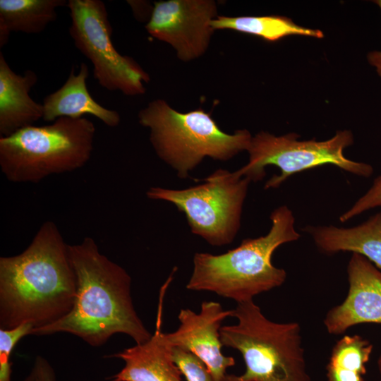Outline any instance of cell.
Wrapping results in <instances>:
<instances>
[{
  "label": "cell",
  "instance_id": "obj_1",
  "mask_svg": "<svg viewBox=\"0 0 381 381\" xmlns=\"http://www.w3.org/2000/svg\"><path fill=\"white\" fill-rule=\"evenodd\" d=\"M76 295L69 245L52 221L41 225L21 253L0 258L1 329L51 325L71 312Z\"/></svg>",
  "mask_w": 381,
  "mask_h": 381
},
{
  "label": "cell",
  "instance_id": "obj_2",
  "mask_svg": "<svg viewBox=\"0 0 381 381\" xmlns=\"http://www.w3.org/2000/svg\"><path fill=\"white\" fill-rule=\"evenodd\" d=\"M77 279L71 312L58 321L33 329L31 334H74L92 346H100L114 334L131 337L136 344L152 334L138 317L131 296V278L119 265L102 254L95 241L85 237L69 245Z\"/></svg>",
  "mask_w": 381,
  "mask_h": 381
},
{
  "label": "cell",
  "instance_id": "obj_3",
  "mask_svg": "<svg viewBox=\"0 0 381 381\" xmlns=\"http://www.w3.org/2000/svg\"><path fill=\"white\" fill-rule=\"evenodd\" d=\"M270 219L272 226L264 236L244 239L236 248L220 255L195 253L186 289L213 292L240 303L282 285L286 272L273 265L272 254L301 235L296 230L294 213L286 205L275 208Z\"/></svg>",
  "mask_w": 381,
  "mask_h": 381
},
{
  "label": "cell",
  "instance_id": "obj_4",
  "mask_svg": "<svg viewBox=\"0 0 381 381\" xmlns=\"http://www.w3.org/2000/svg\"><path fill=\"white\" fill-rule=\"evenodd\" d=\"M95 131L87 118L61 117L49 125L1 136V172L13 183H37L49 176L79 169L91 157Z\"/></svg>",
  "mask_w": 381,
  "mask_h": 381
},
{
  "label": "cell",
  "instance_id": "obj_5",
  "mask_svg": "<svg viewBox=\"0 0 381 381\" xmlns=\"http://www.w3.org/2000/svg\"><path fill=\"white\" fill-rule=\"evenodd\" d=\"M138 121L150 130L157 156L186 179L206 157L227 161L247 150L252 135L246 129L228 134L202 109L181 113L164 100L152 101L138 113Z\"/></svg>",
  "mask_w": 381,
  "mask_h": 381
},
{
  "label": "cell",
  "instance_id": "obj_6",
  "mask_svg": "<svg viewBox=\"0 0 381 381\" xmlns=\"http://www.w3.org/2000/svg\"><path fill=\"white\" fill-rule=\"evenodd\" d=\"M237 323L220 329L223 346L241 354L245 372L237 381H311L298 322L267 319L253 300L232 309Z\"/></svg>",
  "mask_w": 381,
  "mask_h": 381
},
{
  "label": "cell",
  "instance_id": "obj_7",
  "mask_svg": "<svg viewBox=\"0 0 381 381\" xmlns=\"http://www.w3.org/2000/svg\"><path fill=\"white\" fill-rule=\"evenodd\" d=\"M299 137L296 133L280 136L265 131L255 134L247 150L248 162L234 172L256 182L265 176L267 166H276L280 174L267 180L265 189L277 188L292 175L325 164L365 178L373 173L370 164L349 159L344 155V150L353 143V135L349 130L339 131L332 138L322 141L300 140Z\"/></svg>",
  "mask_w": 381,
  "mask_h": 381
},
{
  "label": "cell",
  "instance_id": "obj_8",
  "mask_svg": "<svg viewBox=\"0 0 381 381\" xmlns=\"http://www.w3.org/2000/svg\"><path fill=\"white\" fill-rule=\"evenodd\" d=\"M203 181L205 183L181 190L151 187L146 195L174 204L184 214L191 232L211 246L229 244L240 229L251 181L224 169L215 171Z\"/></svg>",
  "mask_w": 381,
  "mask_h": 381
},
{
  "label": "cell",
  "instance_id": "obj_9",
  "mask_svg": "<svg viewBox=\"0 0 381 381\" xmlns=\"http://www.w3.org/2000/svg\"><path fill=\"white\" fill-rule=\"evenodd\" d=\"M69 34L75 47L92 64L97 83L128 96L143 95L150 75L131 57L119 53L111 41L112 27L101 0H69Z\"/></svg>",
  "mask_w": 381,
  "mask_h": 381
},
{
  "label": "cell",
  "instance_id": "obj_10",
  "mask_svg": "<svg viewBox=\"0 0 381 381\" xmlns=\"http://www.w3.org/2000/svg\"><path fill=\"white\" fill-rule=\"evenodd\" d=\"M217 16L216 3L211 0L156 1L145 29L171 44L179 59L189 61L207 49L214 32L210 22Z\"/></svg>",
  "mask_w": 381,
  "mask_h": 381
},
{
  "label": "cell",
  "instance_id": "obj_11",
  "mask_svg": "<svg viewBox=\"0 0 381 381\" xmlns=\"http://www.w3.org/2000/svg\"><path fill=\"white\" fill-rule=\"evenodd\" d=\"M228 317H232V310H224L216 301H204L199 313L181 309L179 327L165 333V337L171 347L190 352L200 359L214 381H235V375L226 374V369L234 365L235 360L222 353L221 325Z\"/></svg>",
  "mask_w": 381,
  "mask_h": 381
},
{
  "label": "cell",
  "instance_id": "obj_12",
  "mask_svg": "<svg viewBox=\"0 0 381 381\" xmlns=\"http://www.w3.org/2000/svg\"><path fill=\"white\" fill-rule=\"evenodd\" d=\"M347 276L346 297L330 309L324 319L331 334H341L358 324H381V270L363 255L353 253Z\"/></svg>",
  "mask_w": 381,
  "mask_h": 381
},
{
  "label": "cell",
  "instance_id": "obj_13",
  "mask_svg": "<svg viewBox=\"0 0 381 381\" xmlns=\"http://www.w3.org/2000/svg\"><path fill=\"white\" fill-rule=\"evenodd\" d=\"M169 283L161 289L156 329L150 339L106 356L121 358L125 363L109 381H182V373L171 358L172 347L162 330L163 298Z\"/></svg>",
  "mask_w": 381,
  "mask_h": 381
},
{
  "label": "cell",
  "instance_id": "obj_14",
  "mask_svg": "<svg viewBox=\"0 0 381 381\" xmlns=\"http://www.w3.org/2000/svg\"><path fill=\"white\" fill-rule=\"evenodd\" d=\"M32 70L16 73L0 53V135L8 136L43 117L42 104L34 101L29 92L37 83Z\"/></svg>",
  "mask_w": 381,
  "mask_h": 381
},
{
  "label": "cell",
  "instance_id": "obj_15",
  "mask_svg": "<svg viewBox=\"0 0 381 381\" xmlns=\"http://www.w3.org/2000/svg\"><path fill=\"white\" fill-rule=\"evenodd\" d=\"M302 231L310 236L321 253L327 255L356 253L381 270V212L352 227L308 225Z\"/></svg>",
  "mask_w": 381,
  "mask_h": 381
},
{
  "label": "cell",
  "instance_id": "obj_16",
  "mask_svg": "<svg viewBox=\"0 0 381 381\" xmlns=\"http://www.w3.org/2000/svg\"><path fill=\"white\" fill-rule=\"evenodd\" d=\"M88 76V66L84 62L78 73L72 68L64 85L44 99L42 119L52 122L61 117L78 119L87 114L109 127L117 126L121 120L119 114L104 107L92 97L86 85Z\"/></svg>",
  "mask_w": 381,
  "mask_h": 381
},
{
  "label": "cell",
  "instance_id": "obj_17",
  "mask_svg": "<svg viewBox=\"0 0 381 381\" xmlns=\"http://www.w3.org/2000/svg\"><path fill=\"white\" fill-rule=\"evenodd\" d=\"M67 4L66 0H0V47L12 32H43L56 19V9Z\"/></svg>",
  "mask_w": 381,
  "mask_h": 381
},
{
  "label": "cell",
  "instance_id": "obj_18",
  "mask_svg": "<svg viewBox=\"0 0 381 381\" xmlns=\"http://www.w3.org/2000/svg\"><path fill=\"white\" fill-rule=\"evenodd\" d=\"M214 30L229 29L253 35L266 41L274 42L290 35H302L320 39L322 30L295 23L291 18L277 15L229 17L217 16L210 22Z\"/></svg>",
  "mask_w": 381,
  "mask_h": 381
},
{
  "label": "cell",
  "instance_id": "obj_19",
  "mask_svg": "<svg viewBox=\"0 0 381 381\" xmlns=\"http://www.w3.org/2000/svg\"><path fill=\"white\" fill-rule=\"evenodd\" d=\"M373 345L360 335H345L334 345L327 365V381H364Z\"/></svg>",
  "mask_w": 381,
  "mask_h": 381
},
{
  "label": "cell",
  "instance_id": "obj_20",
  "mask_svg": "<svg viewBox=\"0 0 381 381\" xmlns=\"http://www.w3.org/2000/svg\"><path fill=\"white\" fill-rule=\"evenodd\" d=\"M33 329L30 323H23L11 329L0 328V381H11V352L18 341L31 334Z\"/></svg>",
  "mask_w": 381,
  "mask_h": 381
},
{
  "label": "cell",
  "instance_id": "obj_21",
  "mask_svg": "<svg viewBox=\"0 0 381 381\" xmlns=\"http://www.w3.org/2000/svg\"><path fill=\"white\" fill-rule=\"evenodd\" d=\"M171 358L187 381H214L205 364L192 353L172 347Z\"/></svg>",
  "mask_w": 381,
  "mask_h": 381
},
{
  "label": "cell",
  "instance_id": "obj_22",
  "mask_svg": "<svg viewBox=\"0 0 381 381\" xmlns=\"http://www.w3.org/2000/svg\"><path fill=\"white\" fill-rule=\"evenodd\" d=\"M378 207H381V174L373 180L368 190L349 210L340 215L339 219L341 222H346Z\"/></svg>",
  "mask_w": 381,
  "mask_h": 381
},
{
  "label": "cell",
  "instance_id": "obj_23",
  "mask_svg": "<svg viewBox=\"0 0 381 381\" xmlns=\"http://www.w3.org/2000/svg\"><path fill=\"white\" fill-rule=\"evenodd\" d=\"M24 381H56V377L50 363L44 357L37 356Z\"/></svg>",
  "mask_w": 381,
  "mask_h": 381
},
{
  "label": "cell",
  "instance_id": "obj_24",
  "mask_svg": "<svg viewBox=\"0 0 381 381\" xmlns=\"http://www.w3.org/2000/svg\"><path fill=\"white\" fill-rule=\"evenodd\" d=\"M381 10V0L374 1ZM368 63L375 68L378 75L381 78V51L370 52L367 55Z\"/></svg>",
  "mask_w": 381,
  "mask_h": 381
},
{
  "label": "cell",
  "instance_id": "obj_25",
  "mask_svg": "<svg viewBox=\"0 0 381 381\" xmlns=\"http://www.w3.org/2000/svg\"><path fill=\"white\" fill-rule=\"evenodd\" d=\"M377 368H378V370H379L380 374L381 375V354H380L379 358L377 359Z\"/></svg>",
  "mask_w": 381,
  "mask_h": 381
}]
</instances>
